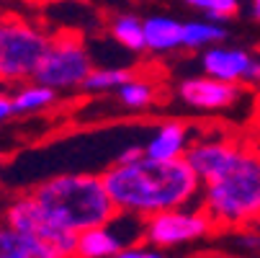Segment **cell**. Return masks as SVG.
<instances>
[{
    "instance_id": "1",
    "label": "cell",
    "mask_w": 260,
    "mask_h": 258,
    "mask_svg": "<svg viewBox=\"0 0 260 258\" xmlns=\"http://www.w3.org/2000/svg\"><path fill=\"white\" fill-rule=\"evenodd\" d=\"M101 178L119 214L142 219L191 207V202L201 196V181L185 158L160 163L144 155L134 163L108 165Z\"/></svg>"
},
{
    "instance_id": "2",
    "label": "cell",
    "mask_w": 260,
    "mask_h": 258,
    "mask_svg": "<svg viewBox=\"0 0 260 258\" xmlns=\"http://www.w3.org/2000/svg\"><path fill=\"white\" fill-rule=\"evenodd\" d=\"M36 212L52 230L83 235L119 214L98 173L52 176L28 191Z\"/></svg>"
},
{
    "instance_id": "3",
    "label": "cell",
    "mask_w": 260,
    "mask_h": 258,
    "mask_svg": "<svg viewBox=\"0 0 260 258\" xmlns=\"http://www.w3.org/2000/svg\"><path fill=\"white\" fill-rule=\"evenodd\" d=\"M201 209L214 230H240L260 222V147L240 145L235 158L201 183Z\"/></svg>"
},
{
    "instance_id": "4",
    "label": "cell",
    "mask_w": 260,
    "mask_h": 258,
    "mask_svg": "<svg viewBox=\"0 0 260 258\" xmlns=\"http://www.w3.org/2000/svg\"><path fill=\"white\" fill-rule=\"evenodd\" d=\"M52 36L18 16H0V85H23L36 78Z\"/></svg>"
},
{
    "instance_id": "5",
    "label": "cell",
    "mask_w": 260,
    "mask_h": 258,
    "mask_svg": "<svg viewBox=\"0 0 260 258\" xmlns=\"http://www.w3.org/2000/svg\"><path fill=\"white\" fill-rule=\"evenodd\" d=\"M93 70H95L93 57L78 34H54L34 80L57 93L78 91V88L83 91Z\"/></svg>"
},
{
    "instance_id": "6",
    "label": "cell",
    "mask_w": 260,
    "mask_h": 258,
    "mask_svg": "<svg viewBox=\"0 0 260 258\" xmlns=\"http://www.w3.org/2000/svg\"><path fill=\"white\" fill-rule=\"evenodd\" d=\"M209 233H214V225L201 207L170 209L144 219V245H152L157 250L196 243Z\"/></svg>"
},
{
    "instance_id": "7",
    "label": "cell",
    "mask_w": 260,
    "mask_h": 258,
    "mask_svg": "<svg viewBox=\"0 0 260 258\" xmlns=\"http://www.w3.org/2000/svg\"><path fill=\"white\" fill-rule=\"evenodd\" d=\"M139 240H144V219L134 214H116L108 225L78 235V258H116Z\"/></svg>"
},
{
    "instance_id": "8",
    "label": "cell",
    "mask_w": 260,
    "mask_h": 258,
    "mask_svg": "<svg viewBox=\"0 0 260 258\" xmlns=\"http://www.w3.org/2000/svg\"><path fill=\"white\" fill-rule=\"evenodd\" d=\"M175 96L185 106L199 108V111H224V108H232L235 103H240V98L245 96V88L209 78V75H191L178 83Z\"/></svg>"
},
{
    "instance_id": "9",
    "label": "cell",
    "mask_w": 260,
    "mask_h": 258,
    "mask_svg": "<svg viewBox=\"0 0 260 258\" xmlns=\"http://www.w3.org/2000/svg\"><path fill=\"white\" fill-rule=\"evenodd\" d=\"M240 145H242V139H237L232 134H201L191 142L188 153H185V163L193 168V173L204 183L235 158Z\"/></svg>"
},
{
    "instance_id": "10",
    "label": "cell",
    "mask_w": 260,
    "mask_h": 258,
    "mask_svg": "<svg viewBox=\"0 0 260 258\" xmlns=\"http://www.w3.org/2000/svg\"><path fill=\"white\" fill-rule=\"evenodd\" d=\"M255 54L242 49V47H230V44H216L206 52H201V72L209 78L224 80V83H235V85H245L247 72L252 67Z\"/></svg>"
},
{
    "instance_id": "11",
    "label": "cell",
    "mask_w": 260,
    "mask_h": 258,
    "mask_svg": "<svg viewBox=\"0 0 260 258\" xmlns=\"http://www.w3.org/2000/svg\"><path fill=\"white\" fill-rule=\"evenodd\" d=\"M191 142H193V137H191L188 124L170 119V122H162L160 127L152 129L150 139L144 142V155L150 160H160V163L180 160L188 153Z\"/></svg>"
},
{
    "instance_id": "12",
    "label": "cell",
    "mask_w": 260,
    "mask_h": 258,
    "mask_svg": "<svg viewBox=\"0 0 260 258\" xmlns=\"http://www.w3.org/2000/svg\"><path fill=\"white\" fill-rule=\"evenodd\" d=\"M144 39L150 54H170L183 49V21L173 16H150L144 18Z\"/></svg>"
},
{
    "instance_id": "13",
    "label": "cell",
    "mask_w": 260,
    "mask_h": 258,
    "mask_svg": "<svg viewBox=\"0 0 260 258\" xmlns=\"http://www.w3.org/2000/svg\"><path fill=\"white\" fill-rule=\"evenodd\" d=\"M13 111L16 114H42V111H52V108L59 103V93L42 85V83H23L18 85L13 93Z\"/></svg>"
},
{
    "instance_id": "14",
    "label": "cell",
    "mask_w": 260,
    "mask_h": 258,
    "mask_svg": "<svg viewBox=\"0 0 260 258\" xmlns=\"http://www.w3.org/2000/svg\"><path fill=\"white\" fill-rule=\"evenodd\" d=\"M227 28L224 23H216L209 18H191L183 23V49L206 52L216 44H224Z\"/></svg>"
},
{
    "instance_id": "15",
    "label": "cell",
    "mask_w": 260,
    "mask_h": 258,
    "mask_svg": "<svg viewBox=\"0 0 260 258\" xmlns=\"http://www.w3.org/2000/svg\"><path fill=\"white\" fill-rule=\"evenodd\" d=\"M108 36L126 52L142 54L147 52V39H144V21L134 13H119L108 21Z\"/></svg>"
},
{
    "instance_id": "16",
    "label": "cell",
    "mask_w": 260,
    "mask_h": 258,
    "mask_svg": "<svg viewBox=\"0 0 260 258\" xmlns=\"http://www.w3.org/2000/svg\"><path fill=\"white\" fill-rule=\"evenodd\" d=\"M116 101L129 111H144V108H150L157 101V85L147 78L134 75L129 83H124L116 91Z\"/></svg>"
},
{
    "instance_id": "17",
    "label": "cell",
    "mask_w": 260,
    "mask_h": 258,
    "mask_svg": "<svg viewBox=\"0 0 260 258\" xmlns=\"http://www.w3.org/2000/svg\"><path fill=\"white\" fill-rule=\"evenodd\" d=\"M137 72L132 67H95L85 85H83V93H90V96H101V93H116L124 83H129Z\"/></svg>"
},
{
    "instance_id": "18",
    "label": "cell",
    "mask_w": 260,
    "mask_h": 258,
    "mask_svg": "<svg viewBox=\"0 0 260 258\" xmlns=\"http://www.w3.org/2000/svg\"><path fill=\"white\" fill-rule=\"evenodd\" d=\"M183 6H188L191 11L201 13L209 21L224 23L230 18H235L242 8V0H180Z\"/></svg>"
},
{
    "instance_id": "19",
    "label": "cell",
    "mask_w": 260,
    "mask_h": 258,
    "mask_svg": "<svg viewBox=\"0 0 260 258\" xmlns=\"http://www.w3.org/2000/svg\"><path fill=\"white\" fill-rule=\"evenodd\" d=\"M0 258H34L31 240L6 222L0 225Z\"/></svg>"
},
{
    "instance_id": "20",
    "label": "cell",
    "mask_w": 260,
    "mask_h": 258,
    "mask_svg": "<svg viewBox=\"0 0 260 258\" xmlns=\"http://www.w3.org/2000/svg\"><path fill=\"white\" fill-rule=\"evenodd\" d=\"M116 258H165L162 250L152 248V245H132L126 250H121Z\"/></svg>"
},
{
    "instance_id": "21",
    "label": "cell",
    "mask_w": 260,
    "mask_h": 258,
    "mask_svg": "<svg viewBox=\"0 0 260 258\" xmlns=\"http://www.w3.org/2000/svg\"><path fill=\"white\" fill-rule=\"evenodd\" d=\"M139 158H144V145H129L116 155V163H134Z\"/></svg>"
},
{
    "instance_id": "22",
    "label": "cell",
    "mask_w": 260,
    "mask_h": 258,
    "mask_svg": "<svg viewBox=\"0 0 260 258\" xmlns=\"http://www.w3.org/2000/svg\"><path fill=\"white\" fill-rule=\"evenodd\" d=\"M13 114H16V111H13V98H11V93H8V91H0V127H3Z\"/></svg>"
},
{
    "instance_id": "23",
    "label": "cell",
    "mask_w": 260,
    "mask_h": 258,
    "mask_svg": "<svg viewBox=\"0 0 260 258\" xmlns=\"http://www.w3.org/2000/svg\"><path fill=\"white\" fill-rule=\"evenodd\" d=\"M245 85L260 88V54H255V60H252V67H250V72H247V80H245Z\"/></svg>"
},
{
    "instance_id": "24",
    "label": "cell",
    "mask_w": 260,
    "mask_h": 258,
    "mask_svg": "<svg viewBox=\"0 0 260 258\" xmlns=\"http://www.w3.org/2000/svg\"><path fill=\"white\" fill-rule=\"evenodd\" d=\"M250 11H252V18L260 21V0H250Z\"/></svg>"
},
{
    "instance_id": "25",
    "label": "cell",
    "mask_w": 260,
    "mask_h": 258,
    "mask_svg": "<svg viewBox=\"0 0 260 258\" xmlns=\"http://www.w3.org/2000/svg\"><path fill=\"white\" fill-rule=\"evenodd\" d=\"M0 163H3V155H0Z\"/></svg>"
}]
</instances>
